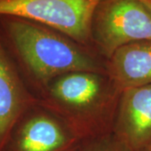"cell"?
<instances>
[{
	"instance_id": "obj_1",
	"label": "cell",
	"mask_w": 151,
	"mask_h": 151,
	"mask_svg": "<svg viewBox=\"0 0 151 151\" xmlns=\"http://www.w3.org/2000/svg\"><path fill=\"white\" fill-rule=\"evenodd\" d=\"M6 48L35 97L52 80L72 71L106 73V60L94 49L35 22L0 16Z\"/></svg>"
},
{
	"instance_id": "obj_2",
	"label": "cell",
	"mask_w": 151,
	"mask_h": 151,
	"mask_svg": "<svg viewBox=\"0 0 151 151\" xmlns=\"http://www.w3.org/2000/svg\"><path fill=\"white\" fill-rule=\"evenodd\" d=\"M121 92L106 73L72 71L52 80L36 100L85 140L112 133Z\"/></svg>"
},
{
	"instance_id": "obj_3",
	"label": "cell",
	"mask_w": 151,
	"mask_h": 151,
	"mask_svg": "<svg viewBox=\"0 0 151 151\" xmlns=\"http://www.w3.org/2000/svg\"><path fill=\"white\" fill-rule=\"evenodd\" d=\"M93 49L107 60L125 45L151 40V13L139 0H100L91 22Z\"/></svg>"
},
{
	"instance_id": "obj_4",
	"label": "cell",
	"mask_w": 151,
	"mask_h": 151,
	"mask_svg": "<svg viewBox=\"0 0 151 151\" xmlns=\"http://www.w3.org/2000/svg\"><path fill=\"white\" fill-rule=\"evenodd\" d=\"M100 0H0V16L35 22L92 47L91 22Z\"/></svg>"
},
{
	"instance_id": "obj_5",
	"label": "cell",
	"mask_w": 151,
	"mask_h": 151,
	"mask_svg": "<svg viewBox=\"0 0 151 151\" xmlns=\"http://www.w3.org/2000/svg\"><path fill=\"white\" fill-rule=\"evenodd\" d=\"M81 142L57 117L36 103L17 120L0 151H77Z\"/></svg>"
},
{
	"instance_id": "obj_6",
	"label": "cell",
	"mask_w": 151,
	"mask_h": 151,
	"mask_svg": "<svg viewBox=\"0 0 151 151\" xmlns=\"http://www.w3.org/2000/svg\"><path fill=\"white\" fill-rule=\"evenodd\" d=\"M112 133L133 151L151 147V85L121 92Z\"/></svg>"
},
{
	"instance_id": "obj_7",
	"label": "cell",
	"mask_w": 151,
	"mask_h": 151,
	"mask_svg": "<svg viewBox=\"0 0 151 151\" xmlns=\"http://www.w3.org/2000/svg\"><path fill=\"white\" fill-rule=\"evenodd\" d=\"M36 103L6 48L0 30V150L17 120Z\"/></svg>"
},
{
	"instance_id": "obj_8",
	"label": "cell",
	"mask_w": 151,
	"mask_h": 151,
	"mask_svg": "<svg viewBox=\"0 0 151 151\" xmlns=\"http://www.w3.org/2000/svg\"><path fill=\"white\" fill-rule=\"evenodd\" d=\"M106 74L121 92L151 85V40L119 48L106 60Z\"/></svg>"
},
{
	"instance_id": "obj_9",
	"label": "cell",
	"mask_w": 151,
	"mask_h": 151,
	"mask_svg": "<svg viewBox=\"0 0 151 151\" xmlns=\"http://www.w3.org/2000/svg\"><path fill=\"white\" fill-rule=\"evenodd\" d=\"M77 151H133L113 133L81 140Z\"/></svg>"
},
{
	"instance_id": "obj_10",
	"label": "cell",
	"mask_w": 151,
	"mask_h": 151,
	"mask_svg": "<svg viewBox=\"0 0 151 151\" xmlns=\"http://www.w3.org/2000/svg\"><path fill=\"white\" fill-rule=\"evenodd\" d=\"M141 3L145 6L146 8L149 9V11L151 13V0H139Z\"/></svg>"
},
{
	"instance_id": "obj_11",
	"label": "cell",
	"mask_w": 151,
	"mask_h": 151,
	"mask_svg": "<svg viewBox=\"0 0 151 151\" xmlns=\"http://www.w3.org/2000/svg\"><path fill=\"white\" fill-rule=\"evenodd\" d=\"M143 151H151V147H150L149 149H146V150H145Z\"/></svg>"
}]
</instances>
